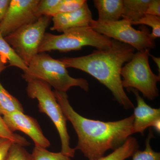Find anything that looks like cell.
Returning <instances> with one entry per match:
<instances>
[{"mask_svg": "<svg viewBox=\"0 0 160 160\" xmlns=\"http://www.w3.org/2000/svg\"><path fill=\"white\" fill-rule=\"evenodd\" d=\"M111 46L106 49H96L90 54L76 58L60 59L66 68H73L85 72L111 91L115 101L125 109L134 108L122 85L121 70L123 64L133 57L134 48L128 44L112 39Z\"/></svg>", "mask_w": 160, "mask_h": 160, "instance_id": "obj_2", "label": "cell"}, {"mask_svg": "<svg viewBox=\"0 0 160 160\" xmlns=\"http://www.w3.org/2000/svg\"><path fill=\"white\" fill-rule=\"evenodd\" d=\"M90 26L100 34L128 44L138 51L150 50L155 47V40L152 38L148 28L144 26L137 30L128 20L123 19L116 22H106L92 20Z\"/></svg>", "mask_w": 160, "mask_h": 160, "instance_id": "obj_7", "label": "cell"}, {"mask_svg": "<svg viewBox=\"0 0 160 160\" xmlns=\"http://www.w3.org/2000/svg\"><path fill=\"white\" fill-rule=\"evenodd\" d=\"M0 56L2 57L6 62L9 63V66L17 67L23 72L26 71L28 68V66L15 52L14 50L7 43L1 33Z\"/></svg>", "mask_w": 160, "mask_h": 160, "instance_id": "obj_17", "label": "cell"}, {"mask_svg": "<svg viewBox=\"0 0 160 160\" xmlns=\"http://www.w3.org/2000/svg\"><path fill=\"white\" fill-rule=\"evenodd\" d=\"M60 0H41L36 9V14L38 18L47 15L48 12L53 7L59 3Z\"/></svg>", "mask_w": 160, "mask_h": 160, "instance_id": "obj_24", "label": "cell"}, {"mask_svg": "<svg viewBox=\"0 0 160 160\" xmlns=\"http://www.w3.org/2000/svg\"><path fill=\"white\" fill-rule=\"evenodd\" d=\"M86 2V0H60L59 3L47 15L53 17L57 15L75 11L81 8Z\"/></svg>", "mask_w": 160, "mask_h": 160, "instance_id": "obj_18", "label": "cell"}, {"mask_svg": "<svg viewBox=\"0 0 160 160\" xmlns=\"http://www.w3.org/2000/svg\"><path fill=\"white\" fill-rule=\"evenodd\" d=\"M52 17L41 16L34 22L22 26L4 37L15 52L27 65L38 53V49Z\"/></svg>", "mask_w": 160, "mask_h": 160, "instance_id": "obj_8", "label": "cell"}, {"mask_svg": "<svg viewBox=\"0 0 160 160\" xmlns=\"http://www.w3.org/2000/svg\"><path fill=\"white\" fill-rule=\"evenodd\" d=\"M27 82V95L30 98L38 100L40 112L50 118L57 129L62 145L61 152L73 158L76 150L70 147V137L66 125L67 119L58 103L54 92L52 91L49 84L42 80L31 79Z\"/></svg>", "mask_w": 160, "mask_h": 160, "instance_id": "obj_5", "label": "cell"}, {"mask_svg": "<svg viewBox=\"0 0 160 160\" xmlns=\"http://www.w3.org/2000/svg\"><path fill=\"white\" fill-rule=\"evenodd\" d=\"M149 56H151L152 58V60L154 61L155 63L156 64L158 68V70H159V72H160V58L156 57L152 55L151 54H150Z\"/></svg>", "mask_w": 160, "mask_h": 160, "instance_id": "obj_29", "label": "cell"}, {"mask_svg": "<svg viewBox=\"0 0 160 160\" xmlns=\"http://www.w3.org/2000/svg\"><path fill=\"white\" fill-rule=\"evenodd\" d=\"M154 137L152 131L150 130L146 141V148L143 151L136 150L132 156V160H160V152L154 151L150 145V140Z\"/></svg>", "mask_w": 160, "mask_h": 160, "instance_id": "obj_19", "label": "cell"}, {"mask_svg": "<svg viewBox=\"0 0 160 160\" xmlns=\"http://www.w3.org/2000/svg\"><path fill=\"white\" fill-rule=\"evenodd\" d=\"M93 3L98 13V21L116 22L122 18L123 0H94Z\"/></svg>", "mask_w": 160, "mask_h": 160, "instance_id": "obj_13", "label": "cell"}, {"mask_svg": "<svg viewBox=\"0 0 160 160\" xmlns=\"http://www.w3.org/2000/svg\"><path fill=\"white\" fill-rule=\"evenodd\" d=\"M54 92L63 113L77 134L78 142L74 149L79 150L88 160L98 159L108 150L114 151L134 133L133 115L115 122L90 119L75 111L66 92Z\"/></svg>", "mask_w": 160, "mask_h": 160, "instance_id": "obj_1", "label": "cell"}, {"mask_svg": "<svg viewBox=\"0 0 160 160\" xmlns=\"http://www.w3.org/2000/svg\"><path fill=\"white\" fill-rule=\"evenodd\" d=\"M6 160H32V155L23 146L12 143Z\"/></svg>", "mask_w": 160, "mask_h": 160, "instance_id": "obj_23", "label": "cell"}, {"mask_svg": "<svg viewBox=\"0 0 160 160\" xmlns=\"http://www.w3.org/2000/svg\"><path fill=\"white\" fill-rule=\"evenodd\" d=\"M40 0H10L4 18L0 22V33L4 37L39 18L36 9Z\"/></svg>", "mask_w": 160, "mask_h": 160, "instance_id": "obj_9", "label": "cell"}, {"mask_svg": "<svg viewBox=\"0 0 160 160\" xmlns=\"http://www.w3.org/2000/svg\"><path fill=\"white\" fill-rule=\"evenodd\" d=\"M112 39L97 32L90 26L71 28L60 35L46 32L39 48L38 53L58 50L68 52L90 46L97 49H106L111 46Z\"/></svg>", "mask_w": 160, "mask_h": 160, "instance_id": "obj_4", "label": "cell"}, {"mask_svg": "<svg viewBox=\"0 0 160 160\" xmlns=\"http://www.w3.org/2000/svg\"><path fill=\"white\" fill-rule=\"evenodd\" d=\"M7 63L2 57L0 56V73L6 69V64Z\"/></svg>", "mask_w": 160, "mask_h": 160, "instance_id": "obj_28", "label": "cell"}, {"mask_svg": "<svg viewBox=\"0 0 160 160\" xmlns=\"http://www.w3.org/2000/svg\"><path fill=\"white\" fill-rule=\"evenodd\" d=\"M138 148L137 140L130 136L122 146L110 154L97 160H125L132 156Z\"/></svg>", "mask_w": 160, "mask_h": 160, "instance_id": "obj_15", "label": "cell"}, {"mask_svg": "<svg viewBox=\"0 0 160 160\" xmlns=\"http://www.w3.org/2000/svg\"><path fill=\"white\" fill-rule=\"evenodd\" d=\"M145 25L150 26L152 29V32L150 33L152 38L155 40L160 38V17L146 14L137 22L132 24V25Z\"/></svg>", "mask_w": 160, "mask_h": 160, "instance_id": "obj_22", "label": "cell"}, {"mask_svg": "<svg viewBox=\"0 0 160 160\" xmlns=\"http://www.w3.org/2000/svg\"><path fill=\"white\" fill-rule=\"evenodd\" d=\"M32 160H72L71 158L59 152H52L45 148L35 146L31 153Z\"/></svg>", "mask_w": 160, "mask_h": 160, "instance_id": "obj_20", "label": "cell"}, {"mask_svg": "<svg viewBox=\"0 0 160 160\" xmlns=\"http://www.w3.org/2000/svg\"><path fill=\"white\" fill-rule=\"evenodd\" d=\"M12 143L8 139L0 138V160H6Z\"/></svg>", "mask_w": 160, "mask_h": 160, "instance_id": "obj_25", "label": "cell"}, {"mask_svg": "<svg viewBox=\"0 0 160 160\" xmlns=\"http://www.w3.org/2000/svg\"><path fill=\"white\" fill-rule=\"evenodd\" d=\"M66 69L59 59L53 58L46 52H40L31 60L22 77L26 82L31 79L42 80L53 87L55 91L66 92L73 86L89 91L87 80L72 77Z\"/></svg>", "mask_w": 160, "mask_h": 160, "instance_id": "obj_3", "label": "cell"}, {"mask_svg": "<svg viewBox=\"0 0 160 160\" xmlns=\"http://www.w3.org/2000/svg\"><path fill=\"white\" fill-rule=\"evenodd\" d=\"M92 20L87 1L79 9L52 17L53 24L50 29L52 31L63 32L71 28L90 26Z\"/></svg>", "mask_w": 160, "mask_h": 160, "instance_id": "obj_11", "label": "cell"}, {"mask_svg": "<svg viewBox=\"0 0 160 160\" xmlns=\"http://www.w3.org/2000/svg\"><path fill=\"white\" fill-rule=\"evenodd\" d=\"M10 2V0H0V22L6 15Z\"/></svg>", "mask_w": 160, "mask_h": 160, "instance_id": "obj_27", "label": "cell"}, {"mask_svg": "<svg viewBox=\"0 0 160 160\" xmlns=\"http://www.w3.org/2000/svg\"><path fill=\"white\" fill-rule=\"evenodd\" d=\"M0 138H5L10 140L13 143L20 146H29L30 143L24 137L12 132L6 126L3 118L0 115Z\"/></svg>", "mask_w": 160, "mask_h": 160, "instance_id": "obj_21", "label": "cell"}, {"mask_svg": "<svg viewBox=\"0 0 160 160\" xmlns=\"http://www.w3.org/2000/svg\"><path fill=\"white\" fill-rule=\"evenodd\" d=\"M18 111L24 112L22 105L4 88L0 82V115L4 116Z\"/></svg>", "mask_w": 160, "mask_h": 160, "instance_id": "obj_16", "label": "cell"}, {"mask_svg": "<svg viewBox=\"0 0 160 160\" xmlns=\"http://www.w3.org/2000/svg\"><path fill=\"white\" fill-rule=\"evenodd\" d=\"M151 0H123L122 17L132 23L137 22L146 14Z\"/></svg>", "mask_w": 160, "mask_h": 160, "instance_id": "obj_14", "label": "cell"}, {"mask_svg": "<svg viewBox=\"0 0 160 160\" xmlns=\"http://www.w3.org/2000/svg\"><path fill=\"white\" fill-rule=\"evenodd\" d=\"M128 90L134 93L137 102L133 114V132H139L142 135L146 128L152 127L157 121L160 120V109L152 108L146 104L136 89H130Z\"/></svg>", "mask_w": 160, "mask_h": 160, "instance_id": "obj_12", "label": "cell"}, {"mask_svg": "<svg viewBox=\"0 0 160 160\" xmlns=\"http://www.w3.org/2000/svg\"><path fill=\"white\" fill-rule=\"evenodd\" d=\"M150 49L138 51L121 70L123 88L133 89L141 92L143 96L149 100L159 96L157 84L160 76L155 74L149 64Z\"/></svg>", "mask_w": 160, "mask_h": 160, "instance_id": "obj_6", "label": "cell"}, {"mask_svg": "<svg viewBox=\"0 0 160 160\" xmlns=\"http://www.w3.org/2000/svg\"><path fill=\"white\" fill-rule=\"evenodd\" d=\"M3 120L12 132L20 131L31 138L35 146L46 148L50 146L49 140L43 134L39 124L34 118L22 112H15L3 116Z\"/></svg>", "mask_w": 160, "mask_h": 160, "instance_id": "obj_10", "label": "cell"}, {"mask_svg": "<svg viewBox=\"0 0 160 160\" xmlns=\"http://www.w3.org/2000/svg\"><path fill=\"white\" fill-rule=\"evenodd\" d=\"M146 14L160 17V0H151L147 8Z\"/></svg>", "mask_w": 160, "mask_h": 160, "instance_id": "obj_26", "label": "cell"}]
</instances>
